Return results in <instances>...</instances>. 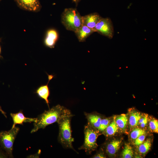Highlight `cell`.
Segmentation results:
<instances>
[{"mask_svg":"<svg viewBox=\"0 0 158 158\" xmlns=\"http://www.w3.org/2000/svg\"><path fill=\"white\" fill-rule=\"evenodd\" d=\"M74 115L70 110L63 106L58 104L47 111L45 110L36 118L34 122V128L31 133L37 132L40 129H44L47 126L55 122H58L61 118L66 116Z\"/></svg>","mask_w":158,"mask_h":158,"instance_id":"obj_1","label":"cell"},{"mask_svg":"<svg viewBox=\"0 0 158 158\" xmlns=\"http://www.w3.org/2000/svg\"><path fill=\"white\" fill-rule=\"evenodd\" d=\"M72 116H66L61 118L57 122L59 126L58 140L63 147L75 151L72 145L74 139L72 137L71 121Z\"/></svg>","mask_w":158,"mask_h":158,"instance_id":"obj_2","label":"cell"},{"mask_svg":"<svg viewBox=\"0 0 158 158\" xmlns=\"http://www.w3.org/2000/svg\"><path fill=\"white\" fill-rule=\"evenodd\" d=\"M61 22L67 30L75 32L83 25L82 16L74 8H66L61 16Z\"/></svg>","mask_w":158,"mask_h":158,"instance_id":"obj_3","label":"cell"},{"mask_svg":"<svg viewBox=\"0 0 158 158\" xmlns=\"http://www.w3.org/2000/svg\"><path fill=\"white\" fill-rule=\"evenodd\" d=\"M84 133L83 144L78 149L83 150L86 154H89L97 148V139L101 133L98 130L93 128L87 123L84 127Z\"/></svg>","mask_w":158,"mask_h":158,"instance_id":"obj_4","label":"cell"},{"mask_svg":"<svg viewBox=\"0 0 158 158\" xmlns=\"http://www.w3.org/2000/svg\"><path fill=\"white\" fill-rule=\"evenodd\" d=\"M19 130V128L15 126L8 131L0 132V145L9 157H13V144Z\"/></svg>","mask_w":158,"mask_h":158,"instance_id":"obj_5","label":"cell"},{"mask_svg":"<svg viewBox=\"0 0 158 158\" xmlns=\"http://www.w3.org/2000/svg\"><path fill=\"white\" fill-rule=\"evenodd\" d=\"M95 30L100 34L112 39L114 34V28L112 23L108 18H102L97 23Z\"/></svg>","mask_w":158,"mask_h":158,"instance_id":"obj_6","label":"cell"},{"mask_svg":"<svg viewBox=\"0 0 158 158\" xmlns=\"http://www.w3.org/2000/svg\"><path fill=\"white\" fill-rule=\"evenodd\" d=\"M14 0L18 7L26 11L38 12L41 8L39 0Z\"/></svg>","mask_w":158,"mask_h":158,"instance_id":"obj_7","label":"cell"},{"mask_svg":"<svg viewBox=\"0 0 158 158\" xmlns=\"http://www.w3.org/2000/svg\"><path fill=\"white\" fill-rule=\"evenodd\" d=\"M48 81L46 85H42L39 86L36 90L35 93L40 98L44 99L49 109V102L48 98L50 95V90L48 85L49 81L54 77L52 75L47 74Z\"/></svg>","mask_w":158,"mask_h":158,"instance_id":"obj_8","label":"cell"},{"mask_svg":"<svg viewBox=\"0 0 158 158\" xmlns=\"http://www.w3.org/2000/svg\"><path fill=\"white\" fill-rule=\"evenodd\" d=\"M58 38L59 34L57 31L54 29H50L47 32L44 40V44L48 47L54 48Z\"/></svg>","mask_w":158,"mask_h":158,"instance_id":"obj_9","label":"cell"},{"mask_svg":"<svg viewBox=\"0 0 158 158\" xmlns=\"http://www.w3.org/2000/svg\"><path fill=\"white\" fill-rule=\"evenodd\" d=\"M102 18L96 13H92L82 16L83 24L95 31V28L97 24Z\"/></svg>","mask_w":158,"mask_h":158,"instance_id":"obj_10","label":"cell"},{"mask_svg":"<svg viewBox=\"0 0 158 158\" xmlns=\"http://www.w3.org/2000/svg\"><path fill=\"white\" fill-rule=\"evenodd\" d=\"M10 115L12 118L13 124L11 128L15 127L17 124L23 125L24 122H35L36 118H29L26 117L23 114L22 111L20 110L16 113H12Z\"/></svg>","mask_w":158,"mask_h":158,"instance_id":"obj_11","label":"cell"},{"mask_svg":"<svg viewBox=\"0 0 158 158\" xmlns=\"http://www.w3.org/2000/svg\"><path fill=\"white\" fill-rule=\"evenodd\" d=\"M95 32L94 30L87 26L83 25L75 32L80 42L85 41L87 38L93 33Z\"/></svg>","mask_w":158,"mask_h":158,"instance_id":"obj_12","label":"cell"},{"mask_svg":"<svg viewBox=\"0 0 158 158\" xmlns=\"http://www.w3.org/2000/svg\"><path fill=\"white\" fill-rule=\"evenodd\" d=\"M88 123L93 128L97 129L99 128L100 122L102 118L99 115L93 114L84 113Z\"/></svg>","mask_w":158,"mask_h":158,"instance_id":"obj_13","label":"cell"},{"mask_svg":"<svg viewBox=\"0 0 158 158\" xmlns=\"http://www.w3.org/2000/svg\"><path fill=\"white\" fill-rule=\"evenodd\" d=\"M121 141L118 140H114L108 143L106 146V151L109 155H114L119 149Z\"/></svg>","mask_w":158,"mask_h":158,"instance_id":"obj_14","label":"cell"},{"mask_svg":"<svg viewBox=\"0 0 158 158\" xmlns=\"http://www.w3.org/2000/svg\"><path fill=\"white\" fill-rule=\"evenodd\" d=\"M116 116L114 117L112 121L110 123L106 128L103 132L107 137L114 135L118 130V127L115 121Z\"/></svg>","mask_w":158,"mask_h":158,"instance_id":"obj_15","label":"cell"},{"mask_svg":"<svg viewBox=\"0 0 158 158\" xmlns=\"http://www.w3.org/2000/svg\"><path fill=\"white\" fill-rule=\"evenodd\" d=\"M115 121L118 128L124 130L127 125L128 118L126 114H122L116 117Z\"/></svg>","mask_w":158,"mask_h":158,"instance_id":"obj_16","label":"cell"},{"mask_svg":"<svg viewBox=\"0 0 158 158\" xmlns=\"http://www.w3.org/2000/svg\"><path fill=\"white\" fill-rule=\"evenodd\" d=\"M141 117L140 113L138 111H133L130 114L129 118V123L131 127L137 126L138 121Z\"/></svg>","mask_w":158,"mask_h":158,"instance_id":"obj_17","label":"cell"},{"mask_svg":"<svg viewBox=\"0 0 158 158\" xmlns=\"http://www.w3.org/2000/svg\"><path fill=\"white\" fill-rule=\"evenodd\" d=\"M133 151L132 147L129 145L126 144L122 153L123 158H131L133 157Z\"/></svg>","mask_w":158,"mask_h":158,"instance_id":"obj_18","label":"cell"},{"mask_svg":"<svg viewBox=\"0 0 158 158\" xmlns=\"http://www.w3.org/2000/svg\"><path fill=\"white\" fill-rule=\"evenodd\" d=\"M151 145V141L147 139L139 145L138 148L139 152L142 154H145L150 149Z\"/></svg>","mask_w":158,"mask_h":158,"instance_id":"obj_19","label":"cell"},{"mask_svg":"<svg viewBox=\"0 0 158 158\" xmlns=\"http://www.w3.org/2000/svg\"><path fill=\"white\" fill-rule=\"evenodd\" d=\"M145 133V132L144 130L140 128H136L131 132L130 136L132 139L135 140L140 136L144 135Z\"/></svg>","mask_w":158,"mask_h":158,"instance_id":"obj_20","label":"cell"},{"mask_svg":"<svg viewBox=\"0 0 158 158\" xmlns=\"http://www.w3.org/2000/svg\"><path fill=\"white\" fill-rule=\"evenodd\" d=\"M110 123V120L108 118H102L101 120L98 130L103 132L107 128Z\"/></svg>","mask_w":158,"mask_h":158,"instance_id":"obj_21","label":"cell"},{"mask_svg":"<svg viewBox=\"0 0 158 158\" xmlns=\"http://www.w3.org/2000/svg\"><path fill=\"white\" fill-rule=\"evenodd\" d=\"M149 126L152 131L158 133V121L157 120L154 119L150 121L149 123Z\"/></svg>","mask_w":158,"mask_h":158,"instance_id":"obj_22","label":"cell"},{"mask_svg":"<svg viewBox=\"0 0 158 158\" xmlns=\"http://www.w3.org/2000/svg\"><path fill=\"white\" fill-rule=\"evenodd\" d=\"M145 135H143L138 137L135 139L134 141V144L135 145L139 146L142 144L144 141L145 138Z\"/></svg>","mask_w":158,"mask_h":158,"instance_id":"obj_23","label":"cell"},{"mask_svg":"<svg viewBox=\"0 0 158 158\" xmlns=\"http://www.w3.org/2000/svg\"><path fill=\"white\" fill-rule=\"evenodd\" d=\"M92 157L94 158H106V156L104 152H99L95 154Z\"/></svg>","mask_w":158,"mask_h":158,"instance_id":"obj_24","label":"cell"},{"mask_svg":"<svg viewBox=\"0 0 158 158\" xmlns=\"http://www.w3.org/2000/svg\"><path fill=\"white\" fill-rule=\"evenodd\" d=\"M148 121V115H145V119L142 123L140 124V126L141 128H144L147 125Z\"/></svg>","mask_w":158,"mask_h":158,"instance_id":"obj_25","label":"cell"},{"mask_svg":"<svg viewBox=\"0 0 158 158\" xmlns=\"http://www.w3.org/2000/svg\"><path fill=\"white\" fill-rule=\"evenodd\" d=\"M8 157L6 153L0 149V158H7Z\"/></svg>","mask_w":158,"mask_h":158,"instance_id":"obj_26","label":"cell"},{"mask_svg":"<svg viewBox=\"0 0 158 158\" xmlns=\"http://www.w3.org/2000/svg\"><path fill=\"white\" fill-rule=\"evenodd\" d=\"M41 153V150H38V152H37V154H34V155H31L30 156H29V157H35V156H34L35 155V157H39V155L40 154V153Z\"/></svg>","mask_w":158,"mask_h":158,"instance_id":"obj_27","label":"cell"},{"mask_svg":"<svg viewBox=\"0 0 158 158\" xmlns=\"http://www.w3.org/2000/svg\"><path fill=\"white\" fill-rule=\"evenodd\" d=\"M0 111L3 114L5 117L7 118L6 113L2 109L1 107L0 106Z\"/></svg>","mask_w":158,"mask_h":158,"instance_id":"obj_28","label":"cell"},{"mask_svg":"<svg viewBox=\"0 0 158 158\" xmlns=\"http://www.w3.org/2000/svg\"><path fill=\"white\" fill-rule=\"evenodd\" d=\"M80 0H72V1L76 4V5H77Z\"/></svg>","mask_w":158,"mask_h":158,"instance_id":"obj_29","label":"cell"},{"mask_svg":"<svg viewBox=\"0 0 158 158\" xmlns=\"http://www.w3.org/2000/svg\"><path fill=\"white\" fill-rule=\"evenodd\" d=\"M1 38H0V43L1 41ZM1 47L0 44V59L2 58V56L1 55Z\"/></svg>","mask_w":158,"mask_h":158,"instance_id":"obj_30","label":"cell"},{"mask_svg":"<svg viewBox=\"0 0 158 158\" xmlns=\"http://www.w3.org/2000/svg\"><path fill=\"white\" fill-rule=\"evenodd\" d=\"M1 0H0V1H1Z\"/></svg>","mask_w":158,"mask_h":158,"instance_id":"obj_31","label":"cell"}]
</instances>
